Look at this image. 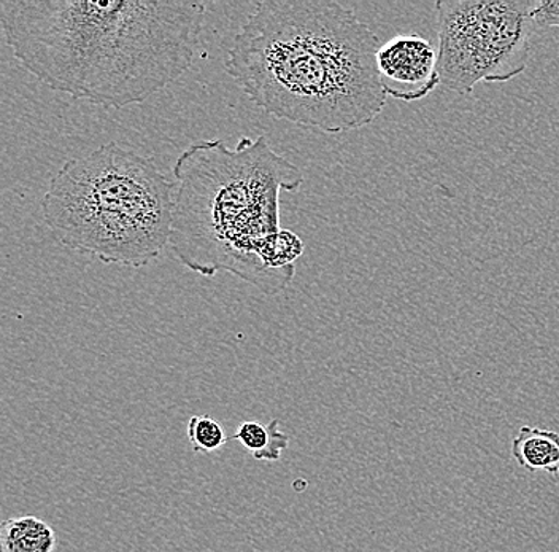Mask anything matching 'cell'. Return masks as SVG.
Masks as SVG:
<instances>
[{
    "label": "cell",
    "mask_w": 559,
    "mask_h": 552,
    "mask_svg": "<svg viewBox=\"0 0 559 552\" xmlns=\"http://www.w3.org/2000/svg\"><path fill=\"white\" fill-rule=\"evenodd\" d=\"M202 0H0L7 45L27 72L73 99L145 103L191 68Z\"/></svg>",
    "instance_id": "obj_1"
},
{
    "label": "cell",
    "mask_w": 559,
    "mask_h": 552,
    "mask_svg": "<svg viewBox=\"0 0 559 552\" xmlns=\"http://www.w3.org/2000/svg\"><path fill=\"white\" fill-rule=\"evenodd\" d=\"M379 37L332 0H260L234 37L226 72L272 117L326 134L372 124L388 94Z\"/></svg>",
    "instance_id": "obj_2"
},
{
    "label": "cell",
    "mask_w": 559,
    "mask_h": 552,
    "mask_svg": "<svg viewBox=\"0 0 559 552\" xmlns=\"http://www.w3.org/2000/svg\"><path fill=\"white\" fill-rule=\"evenodd\" d=\"M170 249L195 274L230 272L264 295L283 292L296 274L272 272L260 249L280 232V191H297L304 174L265 136L234 149L219 139L191 143L174 166Z\"/></svg>",
    "instance_id": "obj_3"
},
{
    "label": "cell",
    "mask_w": 559,
    "mask_h": 552,
    "mask_svg": "<svg viewBox=\"0 0 559 552\" xmlns=\"http://www.w3.org/2000/svg\"><path fill=\"white\" fill-rule=\"evenodd\" d=\"M175 190L153 160L107 142L56 173L41 215L66 249L143 268L170 244Z\"/></svg>",
    "instance_id": "obj_4"
},
{
    "label": "cell",
    "mask_w": 559,
    "mask_h": 552,
    "mask_svg": "<svg viewBox=\"0 0 559 552\" xmlns=\"http://www.w3.org/2000/svg\"><path fill=\"white\" fill-rule=\"evenodd\" d=\"M539 0H437L440 85L471 94L526 71Z\"/></svg>",
    "instance_id": "obj_5"
},
{
    "label": "cell",
    "mask_w": 559,
    "mask_h": 552,
    "mask_svg": "<svg viewBox=\"0 0 559 552\" xmlns=\"http://www.w3.org/2000/svg\"><path fill=\"white\" fill-rule=\"evenodd\" d=\"M384 93L402 103H417L440 85L439 51L419 34H401L377 54Z\"/></svg>",
    "instance_id": "obj_6"
},
{
    "label": "cell",
    "mask_w": 559,
    "mask_h": 552,
    "mask_svg": "<svg viewBox=\"0 0 559 552\" xmlns=\"http://www.w3.org/2000/svg\"><path fill=\"white\" fill-rule=\"evenodd\" d=\"M512 457L526 470L558 474L559 433L544 428H520L512 439Z\"/></svg>",
    "instance_id": "obj_7"
},
{
    "label": "cell",
    "mask_w": 559,
    "mask_h": 552,
    "mask_svg": "<svg viewBox=\"0 0 559 552\" xmlns=\"http://www.w3.org/2000/svg\"><path fill=\"white\" fill-rule=\"evenodd\" d=\"M55 530L35 516L10 517L0 526V552H52Z\"/></svg>",
    "instance_id": "obj_8"
},
{
    "label": "cell",
    "mask_w": 559,
    "mask_h": 552,
    "mask_svg": "<svg viewBox=\"0 0 559 552\" xmlns=\"http://www.w3.org/2000/svg\"><path fill=\"white\" fill-rule=\"evenodd\" d=\"M233 439L239 442L254 460L261 462H277L282 459L283 450L289 446V436L280 430L277 419L267 425L257 421H245L237 427Z\"/></svg>",
    "instance_id": "obj_9"
},
{
    "label": "cell",
    "mask_w": 559,
    "mask_h": 552,
    "mask_svg": "<svg viewBox=\"0 0 559 552\" xmlns=\"http://www.w3.org/2000/svg\"><path fill=\"white\" fill-rule=\"evenodd\" d=\"M188 439L194 453L209 454L229 442L225 428L210 415H192L188 422Z\"/></svg>",
    "instance_id": "obj_10"
},
{
    "label": "cell",
    "mask_w": 559,
    "mask_h": 552,
    "mask_svg": "<svg viewBox=\"0 0 559 552\" xmlns=\"http://www.w3.org/2000/svg\"><path fill=\"white\" fill-rule=\"evenodd\" d=\"M533 21L536 31L559 27V0H539V5L533 13Z\"/></svg>",
    "instance_id": "obj_11"
}]
</instances>
